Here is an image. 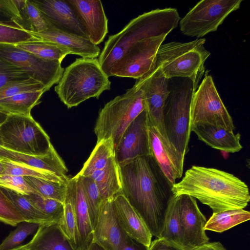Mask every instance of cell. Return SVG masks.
I'll use <instances>...</instances> for the list:
<instances>
[{"instance_id": "484cf974", "label": "cell", "mask_w": 250, "mask_h": 250, "mask_svg": "<svg viewBox=\"0 0 250 250\" xmlns=\"http://www.w3.org/2000/svg\"><path fill=\"white\" fill-rule=\"evenodd\" d=\"M96 183L103 200H111L122 193V186L120 167L115 156L103 169L90 176Z\"/></svg>"}, {"instance_id": "f5cc1de1", "label": "cell", "mask_w": 250, "mask_h": 250, "mask_svg": "<svg viewBox=\"0 0 250 250\" xmlns=\"http://www.w3.org/2000/svg\"><path fill=\"white\" fill-rule=\"evenodd\" d=\"M26 250L25 249L23 248L22 246V245L19 246V247H18L15 249H13L12 250Z\"/></svg>"}, {"instance_id": "4dcf8cb0", "label": "cell", "mask_w": 250, "mask_h": 250, "mask_svg": "<svg viewBox=\"0 0 250 250\" xmlns=\"http://www.w3.org/2000/svg\"><path fill=\"white\" fill-rule=\"evenodd\" d=\"M250 219V212L243 208L213 213L207 221L204 229L205 230L222 232Z\"/></svg>"}, {"instance_id": "f907efd6", "label": "cell", "mask_w": 250, "mask_h": 250, "mask_svg": "<svg viewBox=\"0 0 250 250\" xmlns=\"http://www.w3.org/2000/svg\"><path fill=\"white\" fill-rule=\"evenodd\" d=\"M5 174V168L1 159H0V176Z\"/></svg>"}, {"instance_id": "f1b7e54d", "label": "cell", "mask_w": 250, "mask_h": 250, "mask_svg": "<svg viewBox=\"0 0 250 250\" xmlns=\"http://www.w3.org/2000/svg\"><path fill=\"white\" fill-rule=\"evenodd\" d=\"M63 214L61 228L71 243L75 250H80V242L74 207V182L69 179L63 203Z\"/></svg>"}, {"instance_id": "b9f144b4", "label": "cell", "mask_w": 250, "mask_h": 250, "mask_svg": "<svg viewBox=\"0 0 250 250\" xmlns=\"http://www.w3.org/2000/svg\"><path fill=\"white\" fill-rule=\"evenodd\" d=\"M0 222L16 226L24 222L20 212L3 193L0 188Z\"/></svg>"}, {"instance_id": "30bf717a", "label": "cell", "mask_w": 250, "mask_h": 250, "mask_svg": "<svg viewBox=\"0 0 250 250\" xmlns=\"http://www.w3.org/2000/svg\"><path fill=\"white\" fill-rule=\"evenodd\" d=\"M242 0H202L182 19L179 24L185 35L197 38L215 32L225 19L238 9Z\"/></svg>"}, {"instance_id": "ab89813d", "label": "cell", "mask_w": 250, "mask_h": 250, "mask_svg": "<svg viewBox=\"0 0 250 250\" xmlns=\"http://www.w3.org/2000/svg\"><path fill=\"white\" fill-rule=\"evenodd\" d=\"M41 224L23 222L0 244V250H11L21 246L23 241L37 230Z\"/></svg>"}, {"instance_id": "836d02e7", "label": "cell", "mask_w": 250, "mask_h": 250, "mask_svg": "<svg viewBox=\"0 0 250 250\" xmlns=\"http://www.w3.org/2000/svg\"><path fill=\"white\" fill-rule=\"evenodd\" d=\"M24 178L36 193L43 197L64 203L67 183L54 182L28 176Z\"/></svg>"}, {"instance_id": "f6af8a7d", "label": "cell", "mask_w": 250, "mask_h": 250, "mask_svg": "<svg viewBox=\"0 0 250 250\" xmlns=\"http://www.w3.org/2000/svg\"><path fill=\"white\" fill-rule=\"evenodd\" d=\"M149 250H186L175 243L164 238H157L151 242Z\"/></svg>"}, {"instance_id": "4316f807", "label": "cell", "mask_w": 250, "mask_h": 250, "mask_svg": "<svg viewBox=\"0 0 250 250\" xmlns=\"http://www.w3.org/2000/svg\"><path fill=\"white\" fill-rule=\"evenodd\" d=\"M44 90L23 92L0 100V110L8 114L30 116L39 104Z\"/></svg>"}, {"instance_id": "7402d4cb", "label": "cell", "mask_w": 250, "mask_h": 250, "mask_svg": "<svg viewBox=\"0 0 250 250\" xmlns=\"http://www.w3.org/2000/svg\"><path fill=\"white\" fill-rule=\"evenodd\" d=\"M113 202L117 219L126 235L149 247L152 235L125 196L119 194Z\"/></svg>"}, {"instance_id": "9a60e30c", "label": "cell", "mask_w": 250, "mask_h": 250, "mask_svg": "<svg viewBox=\"0 0 250 250\" xmlns=\"http://www.w3.org/2000/svg\"><path fill=\"white\" fill-rule=\"evenodd\" d=\"M148 135L151 156L173 185L183 174L185 156L178 151L155 126L149 124Z\"/></svg>"}, {"instance_id": "ee69618b", "label": "cell", "mask_w": 250, "mask_h": 250, "mask_svg": "<svg viewBox=\"0 0 250 250\" xmlns=\"http://www.w3.org/2000/svg\"><path fill=\"white\" fill-rule=\"evenodd\" d=\"M27 78L25 72L0 58V87L8 82Z\"/></svg>"}, {"instance_id": "7dc6e473", "label": "cell", "mask_w": 250, "mask_h": 250, "mask_svg": "<svg viewBox=\"0 0 250 250\" xmlns=\"http://www.w3.org/2000/svg\"><path fill=\"white\" fill-rule=\"evenodd\" d=\"M188 250H227L219 242H208L196 248Z\"/></svg>"}, {"instance_id": "7c38bea8", "label": "cell", "mask_w": 250, "mask_h": 250, "mask_svg": "<svg viewBox=\"0 0 250 250\" xmlns=\"http://www.w3.org/2000/svg\"><path fill=\"white\" fill-rule=\"evenodd\" d=\"M167 36H155L139 41L112 70L110 76L140 79L154 67L158 50Z\"/></svg>"}, {"instance_id": "681fc988", "label": "cell", "mask_w": 250, "mask_h": 250, "mask_svg": "<svg viewBox=\"0 0 250 250\" xmlns=\"http://www.w3.org/2000/svg\"><path fill=\"white\" fill-rule=\"evenodd\" d=\"M8 114L0 110V125L5 120Z\"/></svg>"}, {"instance_id": "7bdbcfd3", "label": "cell", "mask_w": 250, "mask_h": 250, "mask_svg": "<svg viewBox=\"0 0 250 250\" xmlns=\"http://www.w3.org/2000/svg\"><path fill=\"white\" fill-rule=\"evenodd\" d=\"M0 187L7 188L22 195L36 193L24 177L9 174L0 176Z\"/></svg>"}, {"instance_id": "5b68a950", "label": "cell", "mask_w": 250, "mask_h": 250, "mask_svg": "<svg viewBox=\"0 0 250 250\" xmlns=\"http://www.w3.org/2000/svg\"><path fill=\"white\" fill-rule=\"evenodd\" d=\"M205 42L203 38L161 44L157 52L154 68L167 80L190 79L196 90L204 75L205 62L210 55L205 47Z\"/></svg>"}, {"instance_id": "816d5d0a", "label": "cell", "mask_w": 250, "mask_h": 250, "mask_svg": "<svg viewBox=\"0 0 250 250\" xmlns=\"http://www.w3.org/2000/svg\"><path fill=\"white\" fill-rule=\"evenodd\" d=\"M10 21L7 20L0 12V21Z\"/></svg>"}, {"instance_id": "8992f818", "label": "cell", "mask_w": 250, "mask_h": 250, "mask_svg": "<svg viewBox=\"0 0 250 250\" xmlns=\"http://www.w3.org/2000/svg\"><path fill=\"white\" fill-rule=\"evenodd\" d=\"M169 93L163 110V123L167 136L170 143L185 156L189 150L191 134L190 110L196 89L188 78L168 80Z\"/></svg>"}, {"instance_id": "3957f363", "label": "cell", "mask_w": 250, "mask_h": 250, "mask_svg": "<svg viewBox=\"0 0 250 250\" xmlns=\"http://www.w3.org/2000/svg\"><path fill=\"white\" fill-rule=\"evenodd\" d=\"M180 20L176 8H157L131 20L119 32L108 37L98 57L99 64L107 76L139 41L155 36H167Z\"/></svg>"}, {"instance_id": "f546056e", "label": "cell", "mask_w": 250, "mask_h": 250, "mask_svg": "<svg viewBox=\"0 0 250 250\" xmlns=\"http://www.w3.org/2000/svg\"><path fill=\"white\" fill-rule=\"evenodd\" d=\"M178 200V196L174 194L172 196L160 238L171 241L184 249V238L179 213Z\"/></svg>"}, {"instance_id": "60d3db41", "label": "cell", "mask_w": 250, "mask_h": 250, "mask_svg": "<svg viewBox=\"0 0 250 250\" xmlns=\"http://www.w3.org/2000/svg\"><path fill=\"white\" fill-rule=\"evenodd\" d=\"M40 90L45 92L43 85L30 77L11 81L0 87V100L19 93Z\"/></svg>"}, {"instance_id": "ffe728a7", "label": "cell", "mask_w": 250, "mask_h": 250, "mask_svg": "<svg viewBox=\"0 0 250 250\" xmlns=\"http://www.w3.org/2000/svg\"><path fill=\"white\" fill-rule=\"evenodd\" d=\"M37 39L51 42L67 49L69 54L82 58H97L101 50L88 38L50 27L41 32H29Z\"/></svg>"}, {"instance_id": "e0dca14e", "label": "cell", "mask_w": 250, "mask_h": 250, "mask_svg": "<svg viewBox=\"0 0 250 250\" xmlns=\"http://www.w3.org/2000/svg\"><path fill=\"white\" fill-rule=\"evenodd\" d=\"M30 1L39 10L51 27L87 38L77 13L67 0Z\"/></svg>"}, {"instance_id": "f35d334b", "label": "cell", "mask_w": 250, "mask_h": 250, "mask_svg": "<svg viewBox=\"0 0 250 250\" xmlns=\"http://www.w3.org/2000/svg\"><path fill=\"white\" fill-rule=\"evenodd\" d=\"M37 39L12 21H0V44L16 45Z\"/></svg>"}, {"instance_id": "ac0fdd59", "label": "cell", "mask_w": 250, "mask_h": 250, "mask_svg": "<svg viewBox=\"0 0 250 250\" xmlns=\"http://www.w3.org/2000/svg\"><path fill=\"white\" fill-rule=\"evenodd\" d=\"M78 16L87 38L101 43L108 33V20L100 0H67Z\"/></svg>"}, {"instance_id": "d590c367", "label": "cell", "mask_w": 250, "mask_h": 250, "mask_svg": "<svg viewBox=\"0 0 250 250\" xmlns=\"http://www.w3.org/2000/svg\"><path fill=\"white\" fill-rule=\"evenodd\" d=\"M1 159L5 168V174L32 177L62 183H67L69 179L61 178L47 171L18 164L6 159Z\"/></svg>"}, {"instance_id": "ba28073f", "label": "cell", "mask_w": 250, "mask_h": 250, "mask_svg": "<svg viewBox=\"0 0 250 250\" xmlns=\"http://www.w3.org/2000/svg\"><path fill=\"white\" fill-rule=\"evenodd\" d=\"M3 147L14 151L43 156L53 145L50 138L32 116L8 114L0 125Z\"/></svg>"}, {"instance_id": "d4e9b609", "label": "cell", "mask_w": 250, "mask_h": 250, "mask_svg": "<svg viewBox=\"0 0 250 250\" xmlns=\"http://www.w3.org/2000/svg\"><path fill=\"white\" fill-rule=\"evenodd\" d=\"M74 182V207L79 233L80 250H84L93 240V229L81 179L75 175Z\"/></svg>"}, {"instance_id": "277c9868", "label": "cell", "mask_w": 250, "mask_h": 250, "mask_svg": "<svg viewBox=\"0 0 250 250\" xmlns=\"http://www.w3.org/2000/svg\"><path fill=\"white\" fill-rule=\"evenodd\" d=\"M108 78L97 58H77L64 69L54 90L70 108L91 98L98 99L103 92L109 90Z\"/></svg>"}, {"instance_id": "603a6c76", "label": "cell", "mask_w": 250, "mask_h": 250, "mask_svg": "<svg viewBox=\"0 0 250 250\" xmlns=\"http://www.w3.org/2000/svg\"><path fill=\"white\" fill-rule=\"evenodd\" d=\"M191 132L208 146L226 153H234L243 148L239 133L234 134L233 131L208 125H197Z\"/></svg>"}, {"instance_id": "e575fe53", "label": "cell", "mask_w": 250, "mask_h": 250, "mask_svg": "<svg viewBox=\"0 0 250 250\" xmlns=\"http://www.w3.org/2000/svg\"><path fill=\"white\" fill-rule=\"evenodd\" d=\"M22 28L29 32H41L51 26L30 0H22L21 7Z\"/></svg>"}, {"instance_id": "db71d44e", "label": "cell", "mask_w": 250, "mask_h": 250, "mask_svg": "<svg viewBox=\"0 0 250 250\" xmlns=\"http://www.w3.org/2000/svg\"><path fill=\"white\" fill-rule=\"evenodd\" d=\"M0 146H2V141H1V140L0 138Z\"/></svg>"}, {"instance_id": "d6986e66", "label": "cell", "mask_w": 250, "mask_h": 250, "mask_svg": "<svg viewBox=\"0 0 250 250\" xmlns=\"http://www.w3.org/2000/svg\"><path fill=\"white\" fill-rule=\"evenodd\" d=\"M126 235L116 215L113 199L103 200L93 229V240L105 250H118Z\"/></svg>"}, {"instance_id": "bcb514c9", "label": "cell", "mask_w": 250, "mask_h": 250, "mask_svg": "<svg viewBox=\"0 0 250 250\" xmlns=\"http://www.w3.org/2000/svg\"><path fill=\"white\" fill-rule=\"evenodd\" d=\"M118 250H149V247L126 235Z\"/></svg>"}, {"instance_id": "6da1fadb", "label": "cell", "mask_w": 250, "mask_h": 250, "mask_svg": "<svg viewBox=\"0 0 250 250\" xmlns=\"http://www.w3.org/2000/svg\"><path fill=\"white\" fill-rule=\"evenodd\" d=\"M120 167L122 194L141 217L152 236L160 238L172 185L153 157H139Z\"/></svg>"}, {"instance_id": "d6a6232c", "label": "cell", "mask_w": 250, "mask_h": 250, "mask_svg": "<svg viewBox=\"0 0 250 250\" xmlns=\"http://www.w3.org/2000/svg\"><path fill=\"white\" fill-rule=\"evenodd\" d=\"M23 218L24 222L41 225L54 222L41 212L23 195L0 187Z\"/></svg>"}, {"instance_id": "7a4b0ae2", "label": "cell", "mask_w": 250, "mask_h": 250, "mask_svg": "<svg viewBox=\"0 0 250 250\" xmlns=\"http://www.w3.org/2000/svg\"><path fill=\"white\" fill-rule=\"evenodd\" d=\"M176 196L189 195L210 208L213 213L244 208L250 201L247 185L232 174L215 168L193 166L172 186Z\"/></svg>"}, {"instance_id": "9c48e42d", "label": "cell", "mask_w": 250, "mask_h": 250, "mask_svg": "<svg viewBox=\"0 0 250 250\" xmlns=\"http://www.w3.org/2000/svg\"><path fill=\"white\" fill-rule=\"evenodd\" d=\"M208 125L233 131L232 119L225 106L212 77L206 74L194 92L190 105V129Z\"/></svg>"}, {"instance_id": "74e56055", "label": "cell", "mask_w": 250, "mask_h": 250, "mask_svg": "<svg viewBox=\"0 0 250 250\" xmlns=\"http://www.w3.org/2000/svg\"><path fill=\"white\" fill-rule=\"evenodd\" d=\"M41 212L54 222L60 224L63 214V203L58 200L43 197L36 193L23 195Z\"/></svg>"}, {"instance_id": "52a82bcc", "label": "cell", "mask_w": 250, "mask_h": 250, "mask_svg": "<svg viewBox=\"0 0 250 250\" xmlns=\"http://www.w3.org/2000/svg\"><path fill=\"white\" fill-rule=\"evenodd\" d=\"M145 109L143 91L135 83L125 93L107 102L99 111L94 128L97 142L111 138L115 148L126 128Z\"/></svg>"}, {"instance_id": "8fae6325", "label": "cell", "mask_w": 250, "mask_h": 250, "mask_svg": "<svg viewBox=\"0 0 250 250\" xmlns=\"http://www.w3.org/2000/svg\"><path fill=\"white\" fill-rule=\"evenodd\" d=\"M0 58L42 83L45 92L58 83L64 70L61 62L41 59L15 45L0 44Z\"/></svg>"}, {"instance_id": "c3c4849f", "label": "cell", "mask_w": 250, "mask_h": 250, "mask_svg": "<svg viewBox=\"0 0 250 250\" xmlns=\"http://www.w3.org/2000/svg\"><path fill=\"white\" fill-rule=\"evenodd\" d=\"M84 250H105L100 245L92 240Z\"/></svg>"}, {"instance_id": "8d00e7d4", "label": "cell", "mask_w": 250, "mask_h": 250, "mask_svg": "<svg viewBox=\"0 0 250 250\" xmlns=\"http://www.w3.org/2000/svg\"><path fill=\"white\" fill-rule=\"evenodd\" d=\"M79 177L81 179L93 229L98 220L100 206L103 200L96 183L91 177Z\"/></svg>"}, {"instance_id": "2e32d148", "label": "cell", "mask_w": 250, "mask_h": 250, "mask_svg": "<svg viewBox=\"0 0 250 250\" xmlns=\"http://www.w3.org/2000/svg\"><path fill=\"white\" fill-rule=\"evenodd\" d=\"M178 207L181 224L184 238V249H193L208 242L205 232L207 222L196 201L188 195H179Z\"/></svg>"}, {"instance_id": "5bb4252c", "label": "cell", "mask_w": 250, "mask_h": 250, "mask_svg": "<svg viewBox=\"0 0 250 250\" xmlns=\"http://www.w3.org/2000/svg\"><path fill=\"white\" fill-rule=\"evenodd\" d=\"M135 83L143 91L149 124L167 137L163 123V110L169 93L168 80L153 67Z\"/></svg>"}, {"instance_id": "83f0119b", "label": "cell", "mask_w": 250, "mask_h": 250, "mask_svg": "<svg viewBox=\"0 0 250 250\" xmlns=\"http://www.w3.org/2000/svg\"><path fill=\"white\" fill-rule=\"evenodd\" d=\"M114 149V142L111 138L97 142L90 156L76 175L81 177L90 176L95 171L103 169L115 156Z\"/></svg>"}, {"instance_id": "1f68e13d", "label": "cell", "mask_w": 250, "mask_h": 250, "mask_svg": "<svg viewBox=\"0 0 250 250\" xmlns=\"http://www.w3.org/2000/svg\"><path fill=\"white\" fill-rule=\"evenodd\" d=\"M16 46L41 59L61 63L69 54L67 49L57 44L39 39L21 43Z\"/></svg>"}, {"instance_id": "cb8c5ba5", "label": "cell", "mask_w": 250, "mask_h": 250, "mask_svg": "<svg viewBox=\"0 0 250 250\" xmlns=\"http://www.w3.org/2000/svg\"><path fill=\"white\" fill-rule=\"evenodd\" d=\"M22 246L27 250H75L55 222L41 225L31 241Z\"/></svg>"}, {"instance_id": "44dd1931", "label": "cell", "mask_w": 250, "mask_h": 250, "mask_svg": "<svg viewBox=\"0 0 250 250\" xmlns=\"http://www.w3.org/2000/svg\"><path fill=\"white\" fill-rule=\"evenodd\" d=\"M0 159L47 171L61 178L69 179L66 175L68 169L53 146L48 153L43 156H34L17 152L0 146Z\"/></svg>"}, {"instance_id": "4fadbf2b", "label": "cell", "mask_w": 250, "mask_h": 250, "mask_svg": "<svg viewBox=\"0 0 250 250\" xmlns=\"http://www.w3.org/2000/svg\"><path fill=\"white\" fill-rule=\"evenodd\" d=\"M148 127V118L145 109L126 128L115 147V157L119 166L139 157L151 156Z\"/></svg>"}]
</instances>
